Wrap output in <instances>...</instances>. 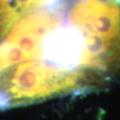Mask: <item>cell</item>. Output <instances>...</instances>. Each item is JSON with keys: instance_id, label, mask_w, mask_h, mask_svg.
I'll use <instances>...</instances> for the list:
<instances>
[{"instance_id": "cell-1", "label": "cell", "mask_w": 120, "mask_h": 120, "mask_svg": "<svg viewBox=\"0 0 120 120\" xmlns=\"http://www.w3.org/2000/svg\"><path fill=\"white\" fill-rule=\"evenodd\" d=\"M119 77L120 0H0V110Z\"/></svg>"}]
</instances>
